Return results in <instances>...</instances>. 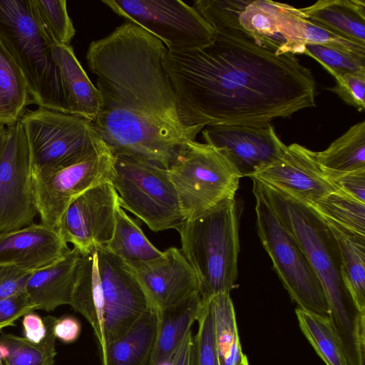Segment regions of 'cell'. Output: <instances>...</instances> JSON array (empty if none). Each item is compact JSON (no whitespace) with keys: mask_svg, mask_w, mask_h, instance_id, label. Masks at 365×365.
Instances as JSON below:
<instances>
[{"mask_svg":"<svg viewBox=\"0 0 365 365\" xmlns=\"http://www.w3.org/2000/svg\"><path fill=\"white\" fill-rule=\"evenodd\" d=\"M214 31L210 45L163 58L191 126L264 125L315 107L314 76L294 54L232 28Z\"/></svg>","mask_w":365,"mask_h":365,"instance_id":"1","label":"cell"},{"mask_svg":"<svg viewBox=\"0 0 365 365\" xmlns=\"http://www.w3.org/2000/svg\"><path fill=\"white\" fill-rule=\"evenodd\" d=\"M164 44L125 22L93 41L86 55L101 105L93 122L114 155L145 160L168 169L179 149L200 129L185 120L164 68Z\"/></svg>","mask_w":365,"mask_h":365,"instance_id":"2","label":"cell"},{"mask_svg":"<svg viewBox=\"0 0 365 365\" xmlns=\"http://www.w3.org/2000/svg\"><path fill=\"white\" fill-rule=\"evenodd\" d=\"M257 180L281 222L297 240L323 286L329 304V318L347 365H364L365 311L359 309L345 282L338 244L327 221L308 204Z\"/></svg>","mask_w":365,"mask_h":365,"instance_id":"3","label":"cell"},{"mask_svg":"<svg viewBox=\"0 0 365 365\" xmlns=\"http://www.w3.org/2000/svg\"><path fill=\"white\" fill-rule=\"evenodd\" d=\"M175 230L180 236V251L198 278L202 298L230 292L237 277L240 252L235 198L184 220Z\"/></svg>","mask_w":365,"mask_h":365,"instance_id":"4","label":"cell"},{"mask_svg":"<svg viewBox=\"0 0 365 365\" xmlns=\"http://www.w3.org/2000/svg\"><path fill=\"white\" fill-rule=\"evenodd\" d=\"M0 41L22 71L33 103L68 113L55 42L39 21L31 0H0Z\"/></svg>","mask_w":365,"mask_h":365,"instance_id":"5","label":"cell"},{"mask_svg":"<svg viewBox=\"0 0 365 365\" xmlns=\"http://www.w3.org/2000/svg\"><path fill=\"white\" fill-rule=\"evenodd\" d=\"M178 193L185 220L196 217L221 201L235 198L240 175L215 147L188 141L167 169Z\"/></svg>","mask_w":365,"mask_h":365,"instance_id":"6","label":"cell"},{"mask_svg":"<svg viewBox=\"0 0 365 365\" xmlns=\"http://www.w3.org/2000/svg\"><path fill=\"white\" fill-rule=\"evenodd\" d=\"M257 233L273 267L299 308L328 317L323 286L292 232L281 222L252 178Z\"/></svg>","mask_w":365,"mask_h":365,"instance_id":"7","label":"cell"},{"mask_svg":"<svg viewBox=\"0 0 365 365\" xmlns=\"http://www.w3.org/2000/svg\"><path fill=\"white\" fill-rule=\"evenodd\" d=\"M110 182L120 207L153 232L176 229L185 220L167 169L145 160L114 155Z\"/></svg>","mask_w":365,"mask_h":365,"instance_id":"8","label":"cell"},{"mask_svg":"<svg viewBox=\"0 0 365 365\" xmlns=\"http://www.w3.org/2000/svg\"><path fill=\"white\" fill-rule=\"evenodd\" d=\"M114 155L99 135L78 157L57 168L31 172L36 207L41 224L58 232L69 204L87 190L110 182Z\"/></svg>","mask_w":365,"mask_h":365,"instance_id":"9","label":"cell"},{"mask_svg":"<svg viewBox=\"0 0 365 365\" xmlns=\"http://www.w3.org/2000/svg\"><path fill=\"white\" fill-rule=\"evenodd\" d=\"M125 19L158 38L168 51L204 48L215 31L193 6L179 0H103Z\"/></svg>","mask_w":365,"mask_h":365,"instance_id":"10","label":"cell"},{"mask_svg":"<svg viewBox=\"0 0 365 365\" xmlns=\"http://www.w3.org/2000/svg\"><path fill=\"white\" fill-rule=\"evenodd\" d=\"M19 121L29 146L31 172L53 170L71 162L98 135L91 122L40 107L26 109Z\"/></svg>","mask_w":365,"mask_h":365,"instance_id":"11","label":"cell"},{"mask_svg":"<svg viewBox=\"0 0 365 365\" xmlns=\"http://www.w3.org/2000/svg\"><path fill=\"white\" fill-rule=\"evenodd\" d=\"M37 214L24 127L19 120L0 124V233L34 223Z\"/></svg>","mask_w":365,"mask_h":365,"instance_id":"12","label":"cell"},{"mask_svg":"<svg viewBox=\"0 0 365 365\" xmlns=\"http://www.w3.org/2000/svg\"><path fill=\"white\" fill-rule=\"evenodd\" d=\"M96 250L103 293L107 345L125 334L153 306L128 264L105 247Z\"/></svg>","mask_w":365,"mask_h":365,"instance_id":"13","label":"cell"},{"mask_svg":"<svg viewBox=\"0 0 365 365\" xmlns=\"http://www.w3.org/2000/svg\"><path fill=\"white\" fill-rule=\"evenodd\" d=\"M118 195L110 182L96 185L75 198L64 211L58 232L81 255L104 247L115 228Z\"/></svg>","mask_w":365,"mask_h":365,"instance_id":"14","label":"cell"},{"mask_svg":"<svg viewBox=\"0 0 365 365\" xmlns=\"http://www.w3.org/2000/svg\"><path fill=\"white\" fill-rule=\"evenodd\" d=\"M201 132L205 143L218 149L241 178L252 177L277 159L287 146L270 123L210 125Z\"/></svg>","mask_w":365,"mask_h":365,"instance_id":"15","label":"cell"},{"mask_svg":"<svg viewBox=\"0 0 365 365\" xmlns=\"http://www.w3.org/2000/svg\"><path fill=\"white\" fill-rule=\"evenodd\" d=\"M252 178L308 205L339 190L324 174L314 151L297 143L287 145L277 159Z\"/></svg>","mask_w":365,"mask_h":365,"instance_id":"16","label":"cell"},{"mask_svg":"<svg viewBox=\"0 0 365 365\" xmlns=\"http://www.w3.org/2000/svg\"><path fill=\"white\" fill-rule=\"evenodd\" d=\"M130 267L158 310L175 306L200 292L197 274L176 247H170L159 257Z\"/></svg>","mask_w":365,"mask_h":365,"instance_id":"17","label":"cell"},{"mask_svg":"<svg viewBox=\"0 0 365 365\" xmlns=\"http://www.w3.org/2000/svg\"><path fill=\"white\" fill-rule=\"evenodd\" d=\"M68 249L58 232L33 223L0 233V265L34 272L61 259Z\"/></svg>","mask_w":365,"mask_h":365,"instance_id":"18","label":"cell"},{"mask_svg":"<svg viewBox=\"0 0 365 365\" xmlns=\"http://www.w3.org/2000/svg\"><path fill=\"white\" fill-rule=\"evenodd\" d=\"M81 256L77 248L68 249L61 259L31 272L24 292L36 310L49 312L61 305L71 304Z\"/></svg>","mask_w":365,"mask_h":365,"instance_id":"19","label":"cell"},{"mask_svg":"<svg viewBox=\"0 0 365 365\" xmlns=\"http://www.w3.org/2000/svg\"><path fill=\"white\" fill-rule=\"evenodd\" d=\"M51 54L58 68L68 113L93 123L101 105L97 87L90 80L71 46L54 43L51 45Z\"/></svg>","mask_w":365,"mask_h":365,"instance_id":"20","label":"cell"},{"mask_svg":"<svg viewBox=\"0 0 365 365\" xmlns=\"http://www.w3.org/2000/svg\"><path fill=\"white\" fill-rule=\"evenodd\" d=\"M278 32L284 43L279 53H302L307 43L319 44L365 56V45L342 38L307 20L299 9L275 2Z\"/></svg>","mask_w":365,"mask_h":365,"instance_id":"21","label":"cell"},{"mask_svg":"<svg viewBox=\"0 0 365 365\" xmlns=\"http://www.w3.org/2000/svg\"><path fill=\"white\" fill-rule=\"evenodd\" d=\"M70 306L91 324L98 341L102 365H106L104 300L96 248L81 255L78 260Z\"/></svg>","mask_w":365,"mask_h":365,"instance_id":"22","label":"cell"},{"mask_svg":"<svg viewBox=\"0 0 365 365\" xmlns=\"http://www.w3.org/2000/svg\"><path fill=\"white\" fill-rule=\"evenodd\" d=\"M299 10L313 24L342 38L365 45L364 0H319Z\"/></svg>","mask_w":365,"mask_h":365,"instance_id":"23","label":"cell"},{"mask_svg":"<svg viewBox=\"0 0 365 365\" xmlns=\"http://www.w3.org/2000/svg\"><path fill=\"white\" fill-rule=\"evenodd\" d=\"M158 329V310L150 307L125 334L107 344L106 365H149Z\"/></svg>","mask_w":365,"mask_h":365,"instance_id":"24","label":"cell"},{"mask_svg":"<svg viewBox=\"0 0 365 365\" xmlns=\"http://www.w3.org/2000/svg\"><path fill=\"white\" fill-rule=\"evenodd\" d=\"M203 300L200 292L182 302L158 310V329L149 365H161L171 359L200 314Z\"/></svg>","mask_w":365,"mask_h":365,"instance_id":"25","label":"cell"},{"mask_svg":"<svg viewBox=\"0 0 365 365\" xmlns=\"http://www.w3.org/2000/svg\"><path fill=\"white\" fill-rule=\"evenodd\" d=\"M325 176H336L365 170V122L351 125L323 151L314 152Z\"/></svg>","mask_w":365,"mask_h":365,"instance_id":"26","label":"cell"},{"mask_svg":"<svg viewBox=\"0 0 365 365\" xmlns=\"http://www.w3.org/2000/svg\"><path fill=\"white\" fill-rule=\"evenodd\" d=\"M326 221L338 244L345 282L359 309L365 311V235Z\"/></svg>","mask_w":365,"mask_h":365,"instance_id":"27","label":"cell"},{"mask_svg":"<svg viewBox=\"0 0 365 365\" xmlns=\"http://www.w3.org/2000/svg\"><path fill=\"white\" fill-rule=\"evenodd\" d=\"M31 103L25 76L0 41V124L19 121Z\"/></svg>","mask_w":365,"mask_h":365,"instance_id":"28","label":"cell"},{"mask_svg":"<svg viewBox=\"0 0 365 365\" xmlns=\"http://www.w3.org/2000/svg\"><path fill=\"white\" fill-rule=\"evenodd\" d=\"M104 247L129 266L154 259L163 254L120 205L115 212L113 237Z\"/></svg>","mask_w":365,"mask_h":365,"instance_id":"29","label":"cell"},{"mask_svg":"<svg viewBox=\"0 0 365 365\" xmlns=\"http://www.w3.org/2000/svg\"><path fill=\"white\" fill-rule=\"evenodd\" d=\"M208 299L214 315L220 365H238L245 354L241 349L230 292L218 293Z\"/></svg>","mask_w":365,"mask_h":365,"instance_id":"30","label":"cell"},{"mask_svg":"<svg viewBox=\"0 0 365 365\" xmlns=\"http://www.w3.org/2000/svg\"><path fill=\"white\" fill-rule=\"evenodd\" d=\"M56 317L48 315L43 318L46 334L39 343H34L24 336L13 334H0V341L6 346L5 365H54L56 356V340L53 326Z\"/></svg>","mask_w":365,"mask_h":365,"instance_id":"31","label":"cell"},{"mask_svg":"<svg viewBox=\"0 0 365 365\" xmlns=\"http://www.w3.org/2000/svg\"><path fill=\"white\" fill-rule=\"evenodd\" d=\"M295 313L302 331L326 365H347L329 318L300 308Z\"/></svg>","mask_w":365,"mask_h":365,"instance_id":"32","label":"cell"},{"mask_svg":"<svg viewBox=\"0 0 365 365\" xmlns=\"http://www.w3.org/2000/svg\"><path fill=\"white\" fill-rule=\"evenodd\" d=\"M309 205L326 220L365 235V203L339 190Z\"/></svg>","mask_w":365,"mask_h":365,"instance_id":"33","label":"cell"},{"mask_svg":"<svg viewBox=\"0 0 365 365\" xmlns=\"http://www.w3.org/2000/svg\"><path fill=\"white\" fill-rule=\"evenodd\" d=\"M35 13L51 39L56 43L70 46L76 34L66 0H31Z\"/></svg>","mask_w":365,"mask_h":365,"instance_id":"34","label":"cell"},{"mask_svg":"<svg viewBox=\"0 0 365 365\" xmlns=\"http://www.w3.org/2000/svg\"><path fill=\"white\" fill-rule=\"evenodd\" d=\"M302 53L319 62L334 78L349 72L365 71V56L313 43L306 44Z\"/></svg>","mask_w":365,"mask_h":365,"instance_id":"35","label":"cell"},{"mask_svg":"<svg viewBox=\"0 0 365 365\" xmlns=\"http://www.w3.org/2000/svg\"><path fill=\"white\" fill-rule=\"evenodd\" d=\"M197 319L195 337L197 365H220L213 312L208 299H204Z\"/></svg>","mask_w":365,"mask_h":365,"instance_id":"36","label":"cell"},{"mask_svg":"<svg viewBox=\"0 0 365 365\" xmlns=\"http://www.w3.org/2000/svg\"><path fill=\"white\" fill-rule=\"evenodd\" d=\"M336 85L329 89L358 111L365 109V71L349 72L334 78Z\"/></svg>","mask_w":365,"mask_h":365,"instance_id":"37","label":"cell"},{"mask_svg":"<svg viewBox=\"0 0 365 365\" xmlns=\"http://www.w3.org/2000/svg\"><path fill=\"white\" fill-rule=\"evenodd\" d=\"M25 292H21L0 301V332L8 327L15 326V322L25 314L34 312Z\"/></svg>","mask_w":365,"mask_h":365,"instance_id":"38","label":"cell"},{"mask_svg":"<svg viewBox=\"0 0 365 365\" xmlns=\"http://www.w3.org/2000/svg\"><path fill=\"white\" fill-rule=\"evenodd\" d=\"M31 272L14 267L0 265V301L24 292Z\"/></svg>","mask_w":365,"mask_h":365,"instance_id":"39","label":"cell"},{"mask_svg":"<svg viewBox=\"0 0 365 365\" xmlns=\"http://www.w3.org/2000/svg\"><path fill=\"white\" fill-rule=\"evenodd\" d=\"M339 190L365 203V170L349 173L329 180Z\"/></svg>","mask_w":365,"mask_h":365,"instance_id":"40","label":"cell"},{"mask_svg":"<svg viewBox=\"0 0 365 365\" xmlns=\"http://www.w3.org/2000/svg\"><path fill=\"white\" fill-rule=\"evenodd\" d=\"M53 334L56 339L65 344L75 342L81 331V325L78 319L73 316L66 315L56 319L53 326Z\"/></svg>","mask_w":365,"mask_h":365,"instance_id":"41","label":"cell"},{"mask_svg":"<svg viewBox=\"0 0 365 365\" xmlns=\"http://www.w3.org/2000/svg\"><path fill=\"white\" fill-rule=\"evenodd\" d=\"M22 326L24 337L34 343L41 341L46 334V327L41 316L31 312L23 317Z\"/></svg>","mask_w":365,"mask_h":365,"instance_id":"42","label":"cell"},{"mask_svg":"<svg viewBox=\"0 0 365 365\" xmlns=\"http://www.w3.org/2000/svg\"><path fill=\"white\" fill-rule=\"evenodd\" d=\"M173 365H197L195 337L192 329L188 331L180 345Z\"/></svg>","mask_w":365,"mask_h":365,"instance_id":"43","label":"cell"},{"mask_svg":"<svg viewBox=\"0 0 365 365\" xmlns=\"http://www.w3.org/2000/svg\"><path fill=\"white\" fill-rule=\"evenodd\" d=\"M5 356V351L4 348L0 345V365H4L3 359Z\"/></svg>","mask_w":365,"mask_h":365,"instance_id":"44","label":"cell"},{"mask_svg":"<svg viewBox=\"0 0 365 365\" xmlns=\"http://www.w3.org/2000/svg\"><path fill=\"white\" fill-rule=\"evenodd\" d=\"M238 365H249L247 357V356L245 354L242 360L241 361V362Z\"/></svg>","mask_w":365,"mask_h":365,"instance_id":"45","label":"cell"}]
</instances>
